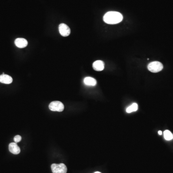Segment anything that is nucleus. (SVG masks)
<instances>
[{"label": "nucleus", "mask_w": 173, "mask_h": 173, "mask_svg": "<svg viewBox=\"0 0 173 173\" xmlns=\"http://www.w3.org/2000/svg\"><path fill=\"white\" fill-rule=\"evenodd\" d=\"M123 19L122 14L116 11H110L106 13L104 17V21L108 24H116L122 21Z\"/></svg>", "instance_id": "nucleus-1"}, {"label": "nucleus", "mask_w": 173, "mask_h": 173, "mask_svg": "<svg viewBox=\"0 0 173 173\" xmlns=\"http://www.w3.org/2000/svg\"><path fill=\"white\" fill-rule=\"evenodd\" d=\"M163 65L161 62L158 61H154L150 62L148 66L149 70L153 73H158L163 69Z\"/></svg>", "instance_id": "nucleus-2"}, {"label": "nucleus", "mask_w": 173, "mask_h": 173, "mask_svg": "<svg viewBox=\"0 0 173 173\" xmlns=\"http://www.w3.org/2000/svg\"><path fill=\"white\" fill-rule=\"evenodd\" d=\"M51 171L53 173H67V167L65 164H53L51 165Z\"/></svg>", "instance_id": "nucleus-3"}, {"label": "nucleus", "mask_w": 173, "mask_h": 173, "mask_svg": "<svg viewBox=\"0 0 173 173\" xmlns=\"http://www.w3.org/2000/svg\"><path fill=\"white\" fill-rule=\"evenodd\" d=\"M49 108L51 111L61 112L64 110V105L61 101H53L50 104Z\"/></svg>", "instance_id": "nucleus-4"}, {"label": "nucleus", "mask_w": 173, "mask_h": 173, "mask_svg": "<svg viewBox=\"0 0 173 173\" xmlns=\"http://www.w3.org/2000/svg\"><path fill=\"white\" fill-rule=\"evenodd\" d=\"M59 30L61 35L63 37H68L70 34V29L68 25L64 23L60 24L59 26Z\"/></svg>", "instance_id": "nucleus-5"}, {"label": "nucleus", "mask_w": 173, "mask_h": 173, "mask_svg": "<svg viewBox=\"0 0 173 173\" xmlns=\"http://www.w3.org/2000/svg\"><path fill=\"white\" fill-rule=\"evenodd\" d=\"M14 43L19 48H23L27 47L28 42L26 39L24 38H18L14 41Z\"/></svg>", "instance_id": "nucleus-6"}, {"label": "nucleus", "mask_w": 173, "mask_h": 173, "mask_svg": "<svg viewBox=\"0 0 173 173\" xmlns=\"http://www.w3.org/2000/svg\"><path fill=\"white\" fill-rule=\"evenodd\" d=\"M93 69L97 71H101L105 68V63L100 60L96 61L92 65Z\"/></svg>", "instance_id": "nucleus-7"}, {"label": "nucleus", "mask_w": 173, "mask_h": 173, "mask_svg": "<svg viewBox=\"0 0 173 173\" xmlns=\"http://www.w3.org/2000/svg\"><path fill=\"white\" fill-rule=\"evenodd\" d=\"M9 150L12 154H18L20 153V149L16 143H11L9 145Z\"/></svg>", "instance_id": "nucleus-8"}, {"label": "nucleus", "mask_w": 173, "mask_h": 173, "mask_svg": "<svg viewBox=\"0 0 173 173\" xmlns=\"http://www.w3.org/2000/svg\"><path fill=\"white\" fill-rule=\"evenodd\" d=\"M13 82V78L9 75L3 74L0 76V82L3 84H9Z\"/></svg>", "instance_id": "nucleus-9"}, {"label": "nucleus", "mask_w": 173, "mask_h": 173, "mask_svg": "<svg viewBox=\"0 0 173 173\" xmlns=\"http://www.w3.org/2000/svg\"><path fill=\"white\" fill-rule=\"evenodd\" d=\"M84 83L87 86H94L96 85L97 81L94 78L89 77H86L84 78Z\"/></svg>", "instance_id": "nucleus-10"}, {"label": "nucleus", "mask_w": 173, "mask_h": 173, "mask_svg": "<svg viewBox=\"0 0 173 173\" xmlns=\"http://www.w3.org/2000/svg\"><path fill=\"white\" fill-rule=\"evenodd\" d=\"M138 109V105L136 103H133L132 105L129 106L127 108L126 112L127 113H131L132 112H136Z\"/></svg>", "instance_id": "nucleus-11"}, {"label": "nucleus", "mask_w": 173, "mask_h": 173, "mask_svg": "<svg viewBox=\"0 0 173 173\" xmlns=\"http://www.w3.org/2000/svg\"><path fill=\"white\" fill-rule=\"evenodd\" d=\"M164 138L166 140H171L173 139V135L169 130H165L164 132Z\"/></svg>", "instance_id": "nucleus-12"}, {"label": "nucleus", "mask_w": 173, "mask_h": 173, "mask_svg": "<svg viewBox=\"0 0 173 173\" xmlns=\"http://www.w3.org/2000/svg\"><path fill=\"white\" fill-rule=\"evenodd\" d=\"M21 137L19 135L15 136L14 137V141L15 143H19V142H20L21 140Z\"/></svg>", "instance_id": "nucleus-13"}, {"label": "nucleus", "mask_w": 173, "mask_h": 173, "mask_svg": "<svg viewBox=\"0 0 173 173\" xmlns=\"http://www.w3.org/2000/svg\"><path fill=\"white\" fill-rule=\"evenodd\" d=\"M158 134H159V135H161L162 134V131H158Z\"/></svg>", "instance_id": "nucleus-14"}, {"label": "nucleus", "mask_w": 173, "mask_h": 173, "mask_svg": "<svg viewBox=\"0 0 173 173\" xmlns=\"http://www.w3.org/2000/svg\"><path fill=\"white\" fill-rule=\"evenodd\" d=\"M101 173L99 172H95V173Z\"/></svg>", "instance_id": "nucleus-15"}]
</instances>
